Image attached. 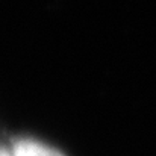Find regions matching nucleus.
<instances>
[{
    "instance_id": "nucleus-1",
    "label": "nucleus",
    "mask_w": 156,
    "mask_h": 156,
    "mask_svg": "<svg viewBox=\"0 0 156 156\" xmlns=\"http://www.w3.org/2000/svg\"><path fill=\"white\" fill-rule=\"evenodd\" d=\"M14 156H64L61 152L35 140H18L12 147Z\"/></svg>"
},
{
    "instance_id": "nucleus-2",
    "label": "nucleus",
    "mask_w": 156,
    "mask_h": 156,
    "mask_svg": "<svg viewBox=\"0 0 156 156\" xmlns=\"http://www.w3.org/2000/svg\"><path fill=\"white\" fill-rule=\"evenodd\" d=\"M0 156H14L12 150H6L3 147H0Z\"/></svg>"
}]
</instances>
